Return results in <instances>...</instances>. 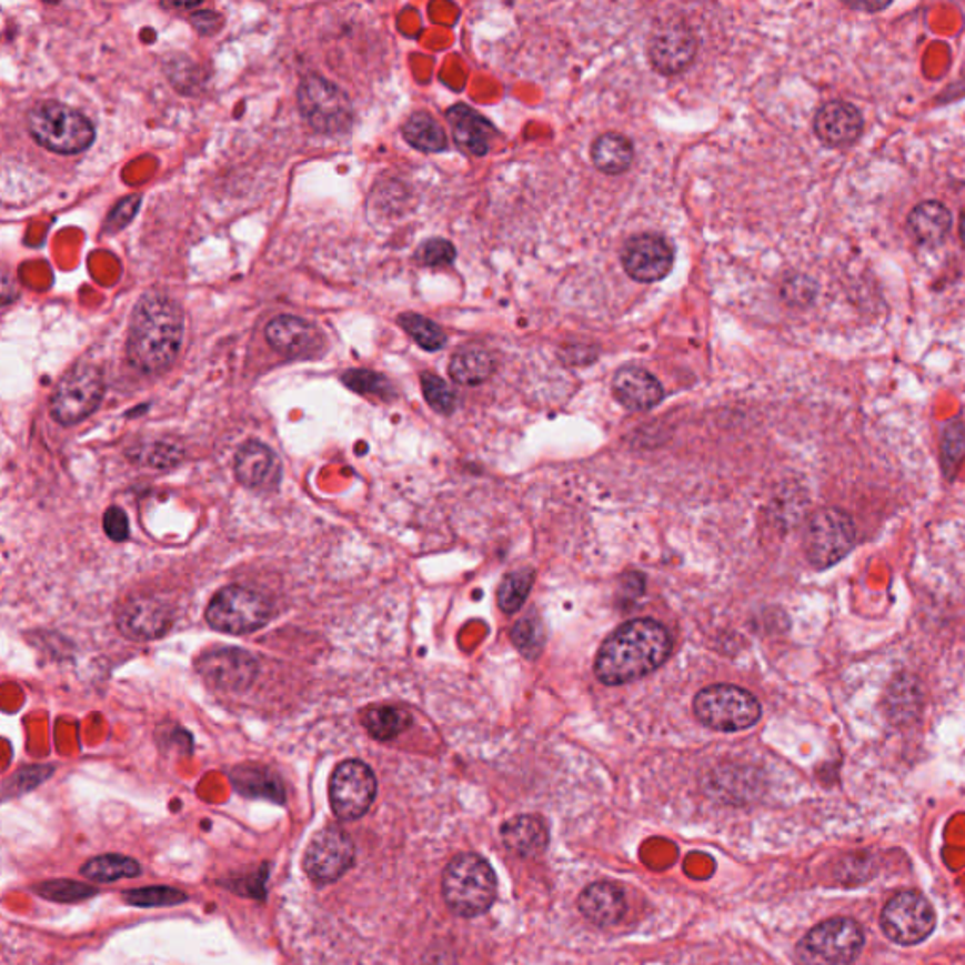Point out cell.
I'll return each instance as SVG.
<instances>
[{
	"instance_id": "30",
	"label": "cell",
	"mask_w": 965,
	"mask_h": 965,
	"mask_svg": "<svg viewBox=\"0 0 965 965\" xmlns=\"http://www.w3.org/2000/svg\"><path fill=\"white\" fill-rule=\"evenodd\" d=\"M362 726L375 740L391 742L394 737H399L404 730L412 726V716H410V713H405L404 710H400V707L380 705V707L368 710L362 715Z\"/></svg>"
},
{
	"instance_id": "41",
	"label": "cell",
	"mask_w": 965,
	"mask_h": 965,
	"mask_svg": "<svg viewBox=\"0 0 965 965\" xmlns=\"http://www.w3.org/2000/svg\"><path fill=\"white\" fill-rule=\"evenodd\" d=\"M415 259H418L423 267H430V269L449 267V264L455 262L456 259L455 245L449 242V240H443V238H432V240H426V242L419 248L418 253H415Z\"/></svg>"
},
{
	"instance_id": "23",
	"label": "cell",
	"mask_w": 965,
	"mask_h": 965,
	"mask_svg": "<svg viewBox=\"0 0 965 965\" xmlns=\"http://www.w3.org/2000/svg\"><path fill=\"white\" fill-rule=\"evenodd\" d=\"M580 911L592 924H596L600 928H610L623 921L626 899L617 885L594 883L581 892Z\"/></svg>"
},
{
	"instance_id": "16",
	"label": "cell",
	"mask_w": 965,
	"mask_h": 965,
	"mask_svg": "<svg viewBox=\"0 0 965 965\" xmlns=\"http://www.w3.org/2000/svg\"><path fill=\"white\" fill-rule=\"evenodd\" d=\"M623 269L637 283H654L672 272L673 248L666 238L643 232L630 238L621 251Z\"/></svg>"
},
{
	"instance_id": "39",
	"label": "cell",
	"mask_w": 965,
	"mask_h": 965,
	"mask_svg": "<svg viewBox=\"0 0 965 965\" xmlns=\"http://www.w3.org/2000/svg\"><path fill=\"white\" fill-rule=\"evenodd\" d=\"M511 640L515 643V647L526 656V659H537V654L542 653L543 643H545V632L543 626L536 619H524L519 621L513 630H511Z\"/></svg>"
},
{
	"instance_id": "18",
	"label": "cell",
	"mask_w": 965,
	"mask_h": 965,
	"mask_svg": "<svg viewBox=\"0 0 965 965\" xmlns=\"http://www.w3.org/2000/svg\"><path fill=\"white\" fill-rule=\"evenodd\" d=\"M270 345L289 359H315L326 351V340L315 324L293 315H280L267 326Z\"/></svg>"
},
{
	"instance_id": "5",
	"label": "cell",
	"mask_w": 965,
	"mask_h": 965,
	"mask_svg": "<svg viewBox=\"0 0 965 965\" xmlns=\"http://www.w3.org/2000/svg\"><path fill=\"white\" fill-rule=\"evenodd\" d=\"M694 715L715 732H742L758 723L762 707L742 686L711 685L694 697Z\"/></svg>"
},
{
	"instance_id": "40",
	"label": "cell",
	"mask_w": 965,
	"mask_h": 965,
	"mask_svg": "<svg viewBox=\"0 0 965 965\" xmlns=\"http://www.w3.org/2000/svg\"><path fill=\"white\" fill-rule=\"evenodd\" d=\"M421 386H423L424 399L434 412L442 413V415H451L455 412V393L442 378L434 374H423L421 375Z\"/></svg>"
},
{
	"instance_id": "37",
	"label": "cell",
	"mask_w": 965,
	"mask_h": 965,
	"mask_svg": "<svg viewBox=\"0 0 965 965\" xmlns=\"http://www.w3.org/2000/svg\"><path fill=\"white\" fill-rule=\"evenodd\" d=\"M34 892H37L38 896L57 903L83 902V899H88V897L97 894L93 886L83 885V883H78V881H64V878L40 883V885L34 886Z\"/></svg>"
},
{
	"instance_id": "14",
	"label": "cell",
	"mask_w": 965,
	"mask_h": 965,
	"mask_svg": "<svg viewBox=\"0 0 965 965\" xmlns=\"http://www.w3.org/2000/svg\"><path fill=\"white\" fill-rule=\"evenodd\" d=\"M197 672L208 685L224 692H242L253 685L259 673V662L253 654L242 649L221 647L200 654Z\"/></svg>"
},
{
	"instance_id": "6",
	"label": "cell",
	"mask_w": 965,
	"mask_h": 965,
	"mask_svg": "<svg viewBox=\"0 0 965 965\" xmlns=\"http://www.w3.org/2000/svg\"><path fill=\"white\" fill-rule=\"evenodd\" d=\"M272 617V605L248 586H227L208 604L207 621L223 634L245 635L262 629Z\"/></svg>"
},
{
	"instance_id": "34",
	"label": "cell",
	"mask_w": 965,
	"mask_h": 965,
	"mask_svg": "<svg viewBox=\"0 0 965 965\" xmlns=\"http://www.w3.org/2000/svg\"><path fill=\"white\" fill-rule=\"evenodd\" d=\"M965 455V426L962 421H953L947 424L941 440V464L948 480H953L958 472L959 462Z\"/></svg>"
},
{
	"instance_id": "10",
	"label": "cell",
	"mask_w": 965,
	"mask_h": 965,
	"mask_svg": "<svg viewBox=\"0 0 965 965\" xmlns=\"http://www.w3.org/2000/svg\"><path fill=\"white\" fill-rule=\"evenodd\" d=\"M856 543L853 519L840 510L816 511L805 534V554L818 570L835 566Z\"/></svg>"
},
{
	"instance_id": "26",
	"label": "cell",
	"mask_w": 965,
	"mask_h": 965,
	"mask_svg": "<svg viewBox=\"0 0 965 965\" xmlns=\"http://www.w3.org/2000/svg\"><path fill=\"white\" fill-rule=\"evenodd\" d=\"M634 143L619 132H605L592 142L594 167L607 175L623 174L634 162Z\"/></svg>"
},
{
	"instance_id": "12",
	"label": "cell",
	"mask_w": 965,
	"mask_h": 965,
	"mask_svg": "<svg viewBox=\"0 0 965 965\" xmlns=\"http://www.w3.org/2000/svg\"><path fill=\"white\" fill-rule=\"evenodd\" d=\"M881 926L894 943L916 945L934 932L935 913L921 894L899 892L886 903Z\"/></svg>"
},
{
	"instance_id": "8",
	"label": "cell",
	"mask_w": 965,
	"mask_h": 965,
	"mask_svg": "<svg viewBox=\"0 0 965 965\" xmlns=\"http://www.w3.org/2000/svg\"><path fill=\"white\" fill-rule=\"evenodd\" d=\"M104 396V380L99 368L80 362L59 381L51 394L50 412L57 423L72 426L88 419Z\"/></svg>"
},
{
	"instance_id": "11",
	"label": "cell",
	"mask_w": 965,
	"mask_h": 965,
	"mask_svg": "<svg viewBox=\"0 0 965 965\" xmlns=\"http://www.w3.org/2000/svg\"><path fill=\"white\" fill-rule=\"evenodd\" d=\"M378 792V781L370 766L361 760H345L331 778V805L342 821H356L366 815Z\"/></svg>"
},
{
	"instance_id": "43",
	"label": "cell",
	"mask_w": 965,
	"mask_h": 965,
	"mask_svg": "<svg viewBox=\"0 0 965 965\" xmlns=\"http://www.w3.org/2000/svg\"><path fill=\"white\" fill-rule=\"evenodd\" d=\"M816 289L813 281L807 280L804 275L791 278L783 285V296L788 300L792 305L810 304L811 300L815 299Z\"/></svg>"
},
{
	"instance_id": "20",
	"label": "cell",
	"mask_w": 965,
	"mask_h": 965,
	"mask_svg": "<svg viewBox=\"0 0 965 965\" xmlns=\"http://www.w3.org/2000/svg\"><path fill=\"white\" fill-rule=\"evenodd\" d=\"M234 474L251 491H274L281 480V462L264 443L248 442L237 453Z\"/></svg>"
},
{
	"instance_id": "15",
	"label": "cell",
	"mask_w": 965,
	"mask_h": 965,
	"mask_svg": "<svg viewBox=\"0 0 965 965\" xmlns=\"http://www.w3.org/2000/svg\"><path fill=\"white\" fill-rule=\"evenodd\" d=\"M355 860V845L345 832L324 828L305 851L304 869L319 885H329L348 873Z\"/></svg>"
},
{
	"instance_id": "9",
	"label": "cell",
	"mask_w": 965,
	"mask_h": 965,
	"mask_svg": "<svg viewBox=\"0 0 965 965\" xmlns=\"http://www.w3.org/2000/svg\"><path fill=\"white\" fill-rule=\"evenodd\" d=\"M300 112L318 132L336 137L351 129L353 108L342 89L321 76H310L299 91Z\"/></svg>"
},
{
	"instance_id": "46",
	"label": "cell",
	"mask_w": 965,
	"mask_h": 965,
	"mask_svg": "<svg viewBox=\"0 0 965 965\" xmlns=\"http://www.w3.org/2000/svg\"><path fill=\"white\" fill-rule=\"evenodd\" d=\"M215 19H218V13L202 12L197 13V18H193V23L199 27L200 32H210L213 31V21Z\"/></svg>"
},
{
	"instance_id": "42",
	"label": "cell",
	"mask_w": 965,
	"mask_h": 965,
	"mask_svg": "<svg viewBox=\"0 0 965 965\" xmlns=\"http://www.w3.org/2000/svg\"><path fill=\"white\" fill-rule=\"evenodd\" d=\"M138 208H140V197L138 194H131L125 200H121L118 207L113 208L110 218L107 219V224H104L107 232L125 229L127 224L131 223L132 218L137 215Z\"/></svg>"
},
{
	"instance_id": "35",
	"label": "cell",
	"mask_w": 965,
	"mask_h": 965,
	"mask_svg": "<svg viewBox=\"0 0 965 965\" xmlns=\"http://www.w3.org/2000/svg\"><path fill=\"white\" fill-rule=\"evenodd\" d=\"M123 899L134 907H174L188 902V896L170 886H148L123 892Z\"/></svg>"
},
{
	"instance_id": "29",
	"label": "cell",
	"mask_w": 965,
	"mask_h": 965,
	"mask_svg": "<svg viewBox=\"0 0 965 965\" xmlns=\"http://www.w3.org/2000/svg\"><path fill=\"white\" fill-rule=\"evenodd\" d=\"M404 138L415 150L440 153L448 150V137L436 119L426 112H415L405 121Z\"/></svg>"
},
{
	"instance_id": "2",
	"label": "cell",
	"mask_w": 965,
	"mask_h": 965,
	"mask_svg": "<svg viewBox=\"0 0 965 965\" xmlns=\"http://www.w3.org/2000/svg\"><path fill=\"white\" fill-rule=\"evenodd\" d=\"M183 342V313L161 293L145 294L132 315L127 356L142 374H161L172 366Z\"/></svg>"
},
{
	"instance_id": "45",
	"label": "cell",
	"mask_w": 965,
	"mask_h": 965,
	"mask_svg": "<svg viewBox=\"0 0 965 965\" xmlns=\"http://www.w3.org/2000/svg\"><path fill=\"white\" fill-rule=\"evenodd\" d=\"M596 356H599V351L592 348V345H583V343L564 345V348L561 349V359L564 361V364H570V366L591 364Z\"/></svg>"
},
{
	"instance_id": "22",
	"label": "cell",
	"mask_w": 965,
	"mask_h": 965,
	"mask_svg": "<svg viewBox=\"0 0 965 965\" xmlns=\"http://www.w3.org/2000/svg\"><path fill=\"white\" fill-rule=\"evenodd\" d=\"M455 143L468 155L483 157L491 151L496 129L491 121L468 104H455L445 112Z\"/></svg>"
},
{
	"instance_id": "4",
	"label": "cell",
	"mask_w": 965,
	"mask_h": 965,
	"mask_svg": "<svg viewBox=\"0 0 965 965\" xmlns=\"http://www.w3.org/2000/svg\"><path fill=\"white\" fill-rule=\"evenodd\" d=\"M29 131L46 150L74 155L88 150L94 127L83 113L61 102H40L29 113Z\"/></svg>"
},
{
	"instance_id": "17",
	"label": "cell",
	"mask_w": 965,
	"mask_h": 965,
	"mask_svg": "<svg viewBox=\"0 0 965 965\" xmlns=\"http://www.w3.org/2000/svg\"><path fill=\"white\" fill-rule=\"evenodd\" d=\"M174 623V611L155 596H134L119 607V632L134 642L159 640Z\"/></svg>"
},
{
	"instance_id": "31",
	"label": "cell",
	"mask_w": 965,
	"mask_h": 965,
	"mask_svg": "<svg viewBox=\"0 0 965 965\" xmlns=\"http://www.w3.org/2000/svg\"><path fill=\"white\" fill-rule=\"evenodd\" d=\"M142 873V867L137 860L123 856V854H104L89 860L81 867V875L91 878L94 883H115L119 878H134Z\"/></svg>"
},
{
	"instance_id": "32",
	"label": "cell",
	"mask_w": 965,
	"mask_h": 965,
	"mask_svg": "<svg viewBox=\"0 0 965 965\" xmlns=\"http://www.w3.org/2000/svg\"><path fill=\"white\" fill-rule=\"evenodd\" d=\"M534 585V572L521 570L505 575L499 586V607L505 615H513L523 607Z\"/></svg>"
},
{
	"instance_id": "21",
	"label": "cell",
	"mask_w": 965,
	"mask_h": 965,
	"mask_svg": "<svg viewBox=\"0 0 965 965\" xmlns=\"http://www.w3.org/2000/svg\"><path fill=\"white\" fill-rule=\"evenodd\" d=\"M813 129L824 145L843 148L858 140L864 121L862 113L851 102L832 100L816 112Z\"/></svg>"
},
{
	"instance_id": "28",
	"label": "cell",
	"mask_w": 965,
	"mask_h": 965,
	"mask_svg": "<svg viewBox=\"0 0 965 965\" xmlns=\"http://www.w3.org/2000/svg\"><path fill=\"white\" fill-rule=\"evenodd\" d=\"M232 785L240 794L248 797H267L274 802H283L285 792L274 773L259 766H240L232 772Z\"/></svg>"
},
{
	"instance_id": "1",
	"label": "cell",
	"mask_w": 965,
	"mask_h": 965,
	"mask_svg": "<svg viewBox=\"0 0 965 965\" xmlns=\"http://www.w3.org/2000/svg\"><path fill=\"white\" fill-rule=\"evenodd\" d=\"M672 654V635L654 619H634L602 643L594 673L600 683L626 685L656 672Z\"/></svg>"
},
{
	"instance_id": "44",
	"label": "cell",
	"mask_w": 965,
	"mask_h": 965,
	"mask_svg": "<svg viewBox=\"0 0 965 965\" xmlns=\"http://www.w3.org/2000/svg\"><path fill=\"white\" fill-rule=\"evenodd\" d=\"M104 532L113 542H125L129 537V519L121 507H110L104 513Z\"/></svg>"
},
{
	"instance_id": "33",
	"label": "cell",
	"mask_w": 965,
	"mask_h": 965,
	"mask_svg": "<svg viewBox=\"0 0 965 965\" xmlns=\"http://www.w3.org/2000/svg\"><path fill=\"white\" fill-rule=\"evenodd\" d=\"M399 323L410 336L419 343V348L424 351H440L448 342L445 332L442 331L440 324L430 321V319L419 315V313H402L399 318Z\"/></svg>"
},
{
	"instance_id": "47",
	"label": "cell",
	"mask_w": 965,
	"mask_h": 965,
	"mask_svg": "<svg viewBox=\"0 0 965 965\" xmlns=\"http://www.w3.org/2000/svg\"><path fill=\"white\" fill-rule=\"evenodd\" d=\"M959 237H962V242H964L965 245V210L964 213H962V221H959Z\"/></svg>"
},
{
	"instance_id": "3",
	"label": "cell",
	"mask_w": 965,
	"mask_h": 965,
	"mask_svg": "<svg viewBox=\"0 0 965 965\" xmlns=\"http://www.w3.org/2000/svg\"><path fill=\"white\" fill-rule=\"evenodd\" d=\"M443 899L464 918L485 915L496 899V875L478 854H459L443 872Z\"/></svg>"
},
{
	"instance_id": "36",
	"label": "cell",
	"mask_w": 965,
	"mask_h": 965,
	"mask_svg": "<svg viewBox=\"0 0 965 965\" xmlns=\"http://www.w3.org/2000/svg\"><path fill=\"white\" fill-rule=\"evenodd\" d=\"M342 381L351 391L368 396L389 400L394 396V389L385 375L375 374L372 370H349L342 375Z\"/></svg>"
},
{
	"instance_id": "24",
	"label": "cell",
	"mask_w": 965,
	"mask_h": 965,
	"mask_svg": "<svg viewBox=\"0 0 965 965\" xmlns=\"http://www.w3.org/2000/svg\"><path fill=\"white\" fill-rule=\"evenodd\" d=\"M502 841L511 853L523 858H536L547 848V826L540 816H513L502 826Z\"/></svg>"
},
{
	"instance_id": "27",
	"label": "cell",
	"mask_w": 965,
	"mask_h": 965,
	"mask_svg": "<svg viewBox=\"0 0 965 965\" xmlns=\"http://www.w3.org/2000/svg\"><path fill=\"white\" fill-rule=\"evenodd\" d=\"M496 362L485 349H462L449 362V375L459 385L475 386L491 380Z\"/></svg>"
},
{
	"instance_id": "19",
	"label": "cell",
	"mask_w": 965,
	"mask_h": 965,
	"mask_svg": "<svg viewBox=\"0 0 965 965\" xmlns=\"http://www.w3.org/2000/svg\"><path fill=\"white\" fill-rule=\"evenodd\" d=\"M611 393L630 412H647L664 399V386L645 368L623 366L611 381Z\"/></svg>"
},
{
	"instance_id": "13",
	"label": "cell",
	"mask_w": 965,
	"mask_h": 965,
	"mask_svg": "<svg viewBox=\"0 0 965 965\" xmlns=\"http://www.w3.org/2000/svg\"><path fill=\"white\" fill-rule=\"evenodd\" d=\"M649 61L662 76L681 74L697 53V40L691 27L680 18L667 19L649 38Z\"/></svg>"
},
{
	"instance_id": "7",
	"label": "cell",
	"mask_w": 965,
	"mask_h": 965,
	"mask_svg": "<svg viewBox=\"0 0 965 965\" xmlns=\"http://www.w3.org/2000/svg\"><path fill=\"white\" fill-rule=\"evenodd\" d=\"M864 947V932L848 918L818 924L800 941L797 965H847Z\"/></svg>"
},
{
	"instance_id": "38",
	"label": "cell",
	"mask_w": 965,
	"mask_h": 965,
	"mask_svg": "<svg viewBox=\"0 0 965 965\" xmlns=\"http://www.w3.org/2000/svg\"><path fill=\"white\" fill-rule=\"evenodd\" d=\"M137 455H134V462L138 464H145V466L157 468V470H169V468H174L175 464H180L181 459H183V451H181L175 443L170 442H151L145 443V445H138Z\"/></svg>"
},
{
	"instance_id": "25",
	"label": "cell",
	"mask_w": 965,
	"mask_h": 965,
	"mask_svg": "<svg viewBox=\"0 0 965 965\" xmlns=\"http://www.w3.org/2000/svg\"><path fill=\"white\" fill-rule=\"evenodd\" d=\"M951 224H953L951 212L935 200L921 202L918 207L913 208L907 219V229L922 245H937L943 242L951 231Z\"/></svg>"
}]
</instances>
